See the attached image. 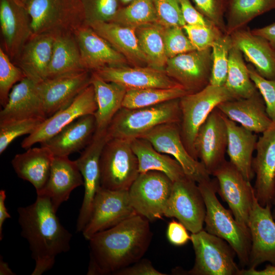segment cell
<instances>
[{"mask_svg": "<svg viewBox=\"0 0 275 275\" xmlns=\"http://www.w3.org/2000/svg\"><path fill=\"white\" fill-rule=\"evenodd\" d=\"M33 118H47L37 83L25 77L11 90L7 103L0 112V123Z\"/></svg>", "mask_w": 275, "mask_h": 275, "instance_id": "obj_25", "label": "cell"}, {"mask_svg": "<svg viewBox=\"0 0 275 275\" xmlns=\"http://www.w3.org/2000/svg\"><path fill=\"white\" fill-rule=\"evenodd\" d=\"M140 138L148 141L158 151L174 158L186 176L197 183L210 178L203 164L188 152L181 139L179 123H164L147 131Z\"/></svg>", "mask_w": 275, "mask_h": 275, "instance_id": "obj_14", "label": "cell"}, {"mask_svg": "<svg viewBox=\"0 0 275 275\" xmlns=\"http://www.w3.org/2000/svg\"><path fill=\"white\" fill-rule=\"evenodd\" d=\"M134 0H120L122 7L126 6Z\"/></svg>", "mask_w": 275, "mask_h": 275, "instance_id": "obj_57", "label": "cell"}, {"mask_svg": "<svg viewBox=\"0 0 275 275\" xmlns=\"http://www.w3.org/2000/svg\"><path fill=\"white\" fill-rule=\"evenodd\" d=\"M17 212L21 236L35 262L31 274L41 275L52 268L58 255L70 249L72 235L60 223L47 197L37 195L34 203Z\"/></svg>", "mask_w": 275, "mask_h": 275, "instance_id": "obj_2", "label": "cell"}, {"mask_svg": "<svg viewBox=\"0 0 275 275\" xmlns=\"http://www.w3.org/2000/svg\"><path fill=\"white\" fill-rule=\"evenodd\" d=\"M163 28L158 23H151L136 28L135 32L147 65L164 70L168 58L163 39Z\"/></svg>", "mask_w": 275, "mask_h": 275, "instance_id": "obj_37", "label": "cell"}, {"mask_svg": "<svg viewBox=\"0 0 275 275\" xmlns=\"http://www.w3.org/2000/svg\"><path fill=\"white\" fill-rule=\"evenodd\" d=\"M85 24L111 21L122 7L120 0H80Z\"/></svg>", "mask_w": 275, "mask_h": 275, "instance_id": "obj_43", "label": "cell"}, {"mask_svg": "<svg viewBox=\"0 0 275 275\" xmlns=\"http://www.w3.org/2000/svg\"><path fill=\"white\" fill-rule=\"evenodd\" d=\"M131 144L138 159L140 173L159 171L173 182L186 176L181 166L174 158L157 151L147 140L136 138L131 140Z\"/></svg>", "mask_w": 275, "mask_h": 275, "instance_id": "obj_34", "label": "cell"}, {"mask_svg": "<svg viewBox=\"0 0 275 275\" xmlns=\"http://www.w3.org/2000/svg\"><path fill=\"white\" fill-rule=\"evenodd\" d=\"M173 184L166 174L159 171L140 173L128 190L136 213L150 222L162 218Z\"/></svg>", "mask_w": 275, "mask_h": 275, "instance_id": "obj_9", "label": "cell"}, {"mask_svg": "<svg viewBox=\"0 0 275 275\" xmlns=\"http://www.w3.org/2000/svg\"><path fill=\"white\" fill-rule=\"evenodd\" d=\"M83 70L86 69L73 33L56 34L47 78Z\"/></svg>", "mask_w": 275, "mask_h": 275, "instance_id": "obj_35", "label": "cell"}, {"mask_svg": "<svg viewBox=\"0 0 275 275\" xmlns=\"http://www.w3.org/2000/svg\"><path fill=\"white\" fill-rule=\"evenodd\" d=\"M225 120L228 132L226 152L229 161L245 179L251 181L255 176L252 164L258 138L255 133L237 125L226 116Z\"/></svg>", "mask_w": 275, "mask_h": 275, "instance_id": "obj_30", "label": "cell"}, {"mask_svg": "<svg viewBox=\"0 0 275 275\" xmlns=\"http://www.w3.org/2000/svg\"><path fill=\"white\" fill-rule=\"evenodd\" d=\"M230 35L233 45L241 51L261 76L275 79V49L265 39L254 34L247 26Z\"/></svg>", "mask_w": 275, "mask_h": 275, "instance_id": "obj_28", "label": "cell"}, {"mask_svg": "<svg viewBox=\"0 0 275 275\" xmlns=\"http://www.w3.org/2000/svg\"><path fill=\"white\" fill-rule=\"evenodd\" d=\"M179 99L147 107H121L107 128L109 139L119 138L131 141L140 138L160 124L180 123Z\"/></svg>", "mask_w": 275, "mask_h": 275, "instance_id": "obj_4", "label": "cell"}, {"mask_svg": "<svg viewBox=\"0 0 275 275\" xmlns=\"http://www.w3.org/2000/svg\"><path fill=\"white\" fill-rule=\"evenodd\" d=\"M183 29L196 50L211 48L214 42L223 34L214 24L191 25L185 24Z\"/></svg>", "mask_w": 275, "mask_h": 275, "instance_id": "obj_45", "label": "cell"}, {"mask_svg": "<svg viewBox=\"0 0 275 275\" xmlns=\"http://www.w3.org/2000/svg\"><path fill=\"white\" fill-rule=\"evenodd\" d=\"M116 275H166L157 270L148 259H141L133 264L117 272Z\"/></svg>", "mask_w": 275, "mask_h": 275, "instance_id": "obj_50", "label": "cell"}, {"mask_svg": "<svg viewBox=\"0 0 275 275\" xmlns=\"http://www.w3.org/2000/svg\"><path fill=\"white\" fill-rule=\"evenodd\" d=\"M136 214L130 201L128 190L100 187L93 202L90 219L82 231L89 240L96 233L114 227Z\"/></svg>", "mask_w": 275, "mask_h": 275, "instance_id": "obj_13", "label": "cell"}, {"mask_svg": "<svg viewBox=\"0 0 275 275\" xmlns=\"http://www.w3.org/2000/svg\"><path fill=\"white\" fill-rule=\"evenodd\" d=\"M216 107L228 119L255 133H263L272 123L259 91L248 98L223 102Z\"/></svg>", "mask_w": 275, "mask_h": 275, "instance_id": "obj_27", "label": "cell"}, {"mask_svg": "<svg viewBox=\"0 0 275 275\" xmlns=\"http://www.w3.org/2000/svg\"><path fill=\"white\" fill-rule=\"evenodd\" d=\"M25 77L22 71L11 61L10 57L0 47V103L3 107L7 103L13 86Z\"/></svg>", "mask_w": 275, "mask_h": 275, "instance_id": "obj_44", "label": "cell"}, {"mask_svg": "<svg viewBox=\"0 0 275 275\" xmlns=\"http://www.w3.org/2000/svg\"><path fill=\"white\" fill-rule=\"evenodd\" d=\"M255 150L252 164L256 176L255 196L261 206L272 205L275 191V122L258 138Z\"/></svg>", "mask_w": 275, "mask_h": 275, "instance_id": "obj_20", "label": "cell"}, {"mask_svg": "<svg viewBox=\"0 0 275 275\" xmlns=\"http://www.w3.org/2000/svg\"><path fill=\"white\" fill-rule=\"evenodd\" d=\"M88 25L105 39L132 66L147 65L140 48L135 29L111 21L95 22Z\"/></svg>", "mask_w": 275, "mask_h": 275, "instance_id": "obj_32", "label": "cell"}, {"mask_svg": "<svg viewBox=\"0 0 275 275\" xmlns=\"http://www.w3.org/2000/svg\"><path fill=\"white\" fill-rule=\"evenodd\" d=\"M33 35L73 33L85 24L80 0H27Z\"/></svg>", "mask_w": 275, "mask_h": 275, "instance_id": "obj_6", "label": "cell"}, {"mask_svg": "<svg viewBox=\"0 0 275 275\" xmlns=\"http://www.w3.org/2000/svg\"><path fill=\"white\" fill-rule=\"evenodd\" d=\"M233 43L230 35L222 34L211 47L212 70L209 84L224 86L227 75L229 53Z\"/></svg>", "mask_w": 275, "mask_h": 275, "instance_id": "obj_41", "label": "cell"}, {"mask_svg": "<svg viewBox=\"0 0 275 275\" xmlns=\"http://www.w3.org/2000/svg\"><path fill=\"white\" fill-rule=\"evenodd\" d=\"M44 120L29 118L0 123V153L17 138L33 133Z\"/></svg>", "mask_w": 275, "mask_h": 275, "instance_id": "obj_42", "label": "cell"}, {"mask_svg": "<svg viewBox=\"0 0 275 275\" xmlns=\"http://www.w3.org/2000/svg\"><path fill=\"white\" fill-rule=\"evenodd\" d=\"M55 36L51 33L33 35L15 59L25 76L37 83L47 77Z\"/></svg>", "mask_w": 275, "mask_h": 275, "instance_id": "obj_26", "label": "cell"}, {"mask_svg": "<svg viewBox=\"0 0 275 275\" xmlns=\"http://www.w3.org/2000/svg\"><path fill=\"white\" fill-rule=\"evenodd\" d=\"M54 157L49 149L41 146L15 155L11 164L17 176L30 182L38 193L49 178Z\"/></svg>", "mask_w": 275, "mask_h": 275, "instance_id": "obj_31", "label": "cell"}, {"mask_svg": "<svg viewBox=\"0 0 275 275\" xmlns=\"http://www.w3.org/2000/svg\"><path fill=\"white\" fill-rule=\"evenodd\" d=\"M224 86L234 99L248 98L258 92L250 77L242 53L233 45L229 53L228 72Z\"/></svg>", "mask_w": 275, "mask_h": 275, "instance_id": "obj_38", "label": "cell"}, {"mask_svg": "<svg viewBox=\"0 0 275 275\" xmlns=\"http://www.w3.org/2000/svg\"><path fill=\"white\" fill-rule=\"evenodd\" d=\"M238 275H275V265L270 263L262 270H257L256 268L249 267L245 269H240Z\"/></svg>", "mask_w": 275, "mask_h": 275, "instance_id": "obj_54", "label": "cell"}, {"mask_svg": "<svg viewBox=\"0 0 275 275\" xmlns=\"http://www.w3.org/2000/svg\"><path fill=\"white\" fill-rule=\"evenodd\" d=\"M227 143L225 116L216 107L200 127L195 141L198 159L210 175L226 160Z\"/></svg>", "mask_w": 275, "mask_h": 275, "instance_id": "obj_16", "label": "cell"}, {"mask_svg": "<svg viewBox=\"0 0 275 275\" xmlns=\"http://www.w3.org/2000/svg\"><path fill=\"white\" fill-rule=\"evenodd\" d=\"M252 33L265 39L275 49V22L262 28L251 30Z\"/></svg>", "mask_w": 275, "mask_h": 275, "instance_id": "obj_53", "label": "cell"}, {"mask_svg": "<svg viewBox=\"0 0 275 275\" xmlns=\"http://www.w3.org/2000/svg\"><path fill=\"white\" fill-rule=\"evenodd\" d=\"M247 66L250 77L263 99L267 114L275 122V79L265 78L251 64Z\"/></svg>", "mask_w": 275, "mask_h": 275, "instance_id": "obj_49", "label": "cell"}, {"mask_svg": "<svg viewBox=\"0 0 275 275\" xmlns=\"http://www.w3.org/2000/svg\"><path fill=\"white\" fill-rule=\"evenodd\" d=\"M96 129L94 114L82 116L40 144L49 149L54 156H68L85 148L91 141Z\"/></svg>", "mask_w": 275, "mask_h": 275, "instance_id": "obj_29", "label": "cell"}, {"mask_svg": "<svg viewBox=\"0 0 275 275\" xmlns=\"http://www.w3.org/2000/svg\"><path fill=\"white\" fill-rule=\"evenodd\" d=\"M107 129H96L88 145L75 160L81 174L84 195L76 223V232H82L88 222L95 195L100 187V158L109 140Z\"/></svg>", "mask_w": 275, "mask_h": 275, "instance_id": "obj_12", "label": "cell"}, {"mask_svg": "<svg viewBox=\"0 0 275 275\" xmlns=\"http://www.w3.org/2000/svg\"><path fill=\"white\" fill-rule=\"evenodd\" d=\"M272 216L273 217V218L275 220V207L274 208V210L273 211V212H272Z\"/></svg>", "mask_w": 275, "mask_h": 275, "instance_id": "obj_59", "label": "cell"}, {"mask_svg": "<svg viewBox=\"0 0 275 275\" xmlns=\"http://www.w3.org/2000/svg\"><path fill=\"white\" fill-rule=\"evenodd\" d=\"M272 205H273L274 206H275V191H274L273 198L272 201Z\"/></svg>", "mask_w": 275, "mask_h": 275, "instance_id": "obj_58", "label": "cell"}, {"mask_svg": "<svg viewBox=\"0 0 275 275\" xmlns=\"http://www.w3.org/2000/svg\"><path fill=\"white\" fill-rule=\"evenodd\" d=\"M0 274L1 275H14L15 273L12 271L8 264L5 262L1 257L0 260Z\"/></svg>", "mask_w": 275, "mask_h": 275, "instance_id": "obj_56", "label": "cell"}, {"mask_svg": "<svg viewBox=\"0 0 275 275\" xmlns=\"http://www.w3.org/2000/svg\"><path fill=\"white\" fill-rule=\"evenodd\" d=\"M100 185L114 190H128L140 174L131 141L109 139L100 158Z\"/></svg>", "mask_w": 275, "mask_h": 275, "instance_id": "obj_7", "label": "cell"}, {"mask_svg": "<svg viewBox=\"0 0 275 275\" xmlns=\"http://www.w3.org/2000/svg\"><path fill=\"white\" fill-rule=\"evenodd\" d=\"M184 31L183 27L179 26L164 27L163 39L168 59L196 49Z\"/></svg>", "mask_w": 275, "mask_h": 275, "instance_id": "obj_46", "label": "cell"}, {"mask_svg": "<svg viewBox=\"0 0 275 275\" xmlns=\"http://www.w3.org/2000/svg\"><path fill=\"white\" fill-rule=\"evenodd\" d=\"M180 3L185 24L209 25L212 24L193 5L190 0H180Z\"/></svg>", "mask_w": 275, "mask_h": 275, "instance_id": "obj_51", "label": "cell"}, {"mask_svg": "<svg viewBox=\"0 0 275 275\" xmlns=\"http://www.w3.org/2000/svg\"><path fill=\"white\" fill-rule=\"evenodd\" d=\"M82 185V176L76 161L71 160L68 156H54L49 178L37 195L48 198L57 212L60 205L68 200L71 192Z\"/></svg>", "mask_w": 275, "mask_h": 275, "instance_id": "obj_24", "label": "cell"}, {"mask_svg": "<svg viewBox=\"0 0 275 275\" xmlns=\"http://www.w3.org/2000/svg\"><path fill=\"white\" fill-rule=\"evenodd\" d=\"M158 18V23L163 27L185 25L180 0H152Z\"/></svg>", "mask_w": 275, "mask_h": 275, "instance_id": "obj_47", "label": "cell"}, {"mask_svg": "<svg viewBox=\"0 0 275 275\" xmlns=\"http://www.w3.org/2000/svg\"><path fill=\"white\" fill-rule=\"evenodd\" d=\"M93 71L104 80L120 85L127 90L150 88H171L181 86L169 77L165 70L148 65L104 67Z\"/></svg>", "mask_w": 275, "mask_h": 275, "instance_id": "obj_23", "label": "cell"}, {"mask_svg": "<svg viewBox=\"0 0 275 275\" xmlns=\"http://www.w3.org/2000/svg\"><path fill=\"white\" fill-rule=\"evenodd\" d=\"M195 254L189 275H238L234 261L236 253L225 240L205 230L191 233L190 240Z\"/></svg>", "mask_w": 275, "mask_h": 275, "instance_id": "obj_8", "label": "cell"}, {"mask_svg": "<svg viewBox=\"0 0 275 275\" xmlns=\"http://www.w3.org/2000/svg\"><path fill=\"white\" fill-rule=\"evenodd\" d=\"M19 1H20L21 2H22V3L23 4H25L26 2L27 1V0H19Z\"/></svg>", "mask_w": 275, "mask_h": 275, "instance_id": "obj_60", "label": "cell"}, {"mask_svg": "<svg viewBox=\"0 0 275 275\" xmlns=\"http://www.w3.org/2000/svg\"><path fill=\"white\" fill-rule=\"evenodd\" d=\"M111 21L136 29L158 23V18L152 0H134L121 7Z\"/></svg>", "mask_w": 275, "mask_h": 275, "instance_id": "obj_40", "label": "cell"}, {"mask_svg": "<svg viewBox=\"0 0 275 275\" xmlns=\"http://www.w3.org/2000/svg\"><path fill=\"white\" fill-rule=\"evenodd\" d=\"M234 99L223 86L209 84L202 90L185 95L179 99L180 134L189 154L198 160L195 148L197 132L211 112L221 103Z\"/></svg>", "mask_w": 275, "mask_h": 275, "instance_id": "obj_5", "label": "cell"}, {"mask_svg": "<svg viewBox=\"0 0 275 275\" xmlns=\"http://www.w3.org/2000/svg\"><path fill=\"white\" fill-rule=\"evenodd\" d=\"M6 198V191L2 189L0 190V240L3 239V227L5 220L11 218V215L8 212L5 206V201Z\"/></svg>", "mask_w": 275, "mask_h": 275, "instance_id": "obj_55", "label": "cell"}, {"mask_svg": "<svg viewBox=\"0 0 275 275\" xmlns=\"http://www.w3.org/2000/svg\"><path fill=\"white\" fill-rule=\"evenodd\" d=\"M80 51L82 65L87 70L104 67L126 66V59L89 25L84 24L73 32Z\"/></svg>", "mask_w": 275, "mask_h": 275, "instance_id": "obj_22", "label": "cell"}, {"mask_svg": "<svg viewBox=\"0 0 275 275\" xmlns=\"http://www.w3.org/2000/svg\"><path fill=\"white\" fill-rule=\"evenodd\" d=\"M90 83L93 85L97 104L94 114L96 129H107L117 113L122 107L127 90L122 86L104 80L91 71Z\"/></svg>", "mask_w": 275, "mask_h": 275, "instance_id": "obj_33", "label": "cell"}, {"mask_svg": "<svg viewBox=\"0 0 275 275\" xmlns=\"http://www.w3.org/2000/svg\"><path fill=\"white\" fill-rule=\"evenodd\" d=\"M206 206L204 219L205 230L222 238L232 248L240 264L248 266L251 250V237L226 209L216 196L217 183L216 179L210 178L198 183Z\"/></svg>", "mask_w": 275, "mask_h": 275, "instance_id": "obj_3", "label": "cell"}, {"mask_svg": "<svg viewBox=\"0 0 275 275\" xmlns=\"http://www.w3.org/2000/svg\"><path fill=\"white\" fill-rule=\"evenodd\" d=\"M271 207L261 206L255 196L248 221L251 241L249 267L256 268L265 262L275 265V220Z\"/></svg>", "mask_w": 275, "mask_h": 275, "instance_id": "obj_17", "label": "cell"}, {"mask_svg": "<svg viewBox=\"0 0 275 275\" xmlns=\"http://www.w3.org/2000/svg\"><path fill=\"white\" fill-rule=\"evenodd\" d=\"M97 109L94 87L90 84L67 107L44 120L33 133L22 141L21 146L29 149L36 143L44 142L74 120L82 116L94 114Z\"/></svg>", "mask_w": 275, "mask_h": 275, "instance_id": "obj_18", "label": "cell"}, {"mask_svg": "<svg viewBox=\"0 0 275 275\" xmlns=\"http://www.w3.org/2000/svg\"><path fill=\"white\" fill-rule=\"evenodd\" d=\"M211 23L226 33L225 14L228 0H190Z\"/></svg>", "mask_w": 275, "mask_h": 275, "instance_id": "obj_48", "label": "cell"}, {"mask_svg": "<svg viewBox=\"0 0 275 275\" xmlns=\"http://www.w3.org/2000/svg\"><path fill=\"white\" fill-rule=\"evenodd\" d=\"M187 94L189 93L181 86L171 88H150L128 90L122 107L133 108L150 106L180 98Z\"/></svg>", "mask_w": 275, "mask_h": 275, "instance_id": "obj_39", "label": "cell"}, {"mask_svg": "<svg viewBox=\"0 0 275 275\" xmlns=\"http://www.w3.org/2000/svg\"><path fill=\"white\" fill-rule=\"evenodd\" d=\"M275 9V0H228L226 34L246 27L256 17Z\"/></svg>", "mask_w": 275, "mask_h": 275, "instance_id": "obj_36", "label": "cell"}, {"mask_svg": "<svg viewBox=\"0 0 275 275\" xmlns=\"http://www.w3.org/2000/svg\"><path fill=\"white\" fill-rule=\"evenodd\" d=\"M167 237L173 245L181 246L190 240V235L185 226L179 221L173 220L168 225Z\"/></svg>", "mask_w": 275, "mask_h": 275, "instance_id": "obj_52", "label": "cell"}, {"mask_svg": "<svg viewBox=\"0 0 275 275\" xmlns=\"http://www.w3.org/2000/svg\"><path fill=\"white\" fill-rule=\"evenodd\" d=\"M0 25L5 51L15 60L33 36L25 5L19 0H0Z\"/></svg>", "mask_w": 275, "mask_h": 275, "instance_id": "obj_21", "label": "cell"}, {"mask_svg": "<svg viewBox=\"0 0 275 275\" xmlns=\"http://www.w3.org/2000/svg\"><path fill=\"white\" fill-rule=\"evenodd\" d=\"M152 236L150 221L137 213L96 233L89 240L87 274H114L139 261L147 251Z\"/></svg>", "mask_w": 275, "mask_h": 275, "instance_id": "obj_1", "label": "cell"}, {"mask_svg": "<svg viewBox=\"0 0 275 275\" xmlns=\"http://www.w3.org/2000/svg\"><path fill=\"white\" fill-rule=\"evenodd\" d=\"M212 175L217 181V193L228 204L235 220L250 234L248 221L255 197L251 181L226 160Z\"/></svg>", "mask_w": 275, "mask_h": 275, "instance_id": "obj_10", "label": "cell"}, {"mask_svg": "<svg viewBox=\"0 0 275 275\" xmlns=\"http://www.w3.org/2000/svg\"><path fill=\"white\" fill-rule=\"evenodd\" d=\"M211 70V48L195 49L169 58L164 68L167 74L189 93L209 84Z\"/></svg>", "mask_w": 275, "mask_h": 275, "instance_id": "obj_15", "label": "cell"}, {"mask_svg": "<svg viewBox=\"0 0 275 275\" xmlns=\"http://www.w3.org/2000/svg\"><path fill=\"white\" fill-rule=\"evenodd\" d=\"M206 206L198 183L185 176L173 182L164 216L175 217L191 233L203 229Z\"/></svg>", "mask_w": 275, "mask_h": 275, "instance_id": "obj_11", "label": "cell"}, {"mask_svg": "<svg viewBox=\"0 0 275 275\" xmlns=\"http://www.w3.org/2000/svg\"><path fill=\"white\" fill-rule=\"evenodd\" d=\"M91 71L83 70L46 78L37 83L46 118L70 105L90 85Z\"/></svg>", "mask_w": 275, "mask_h": 275, "instance_id": "obj_19", "label": "cell"}]
</instances>
